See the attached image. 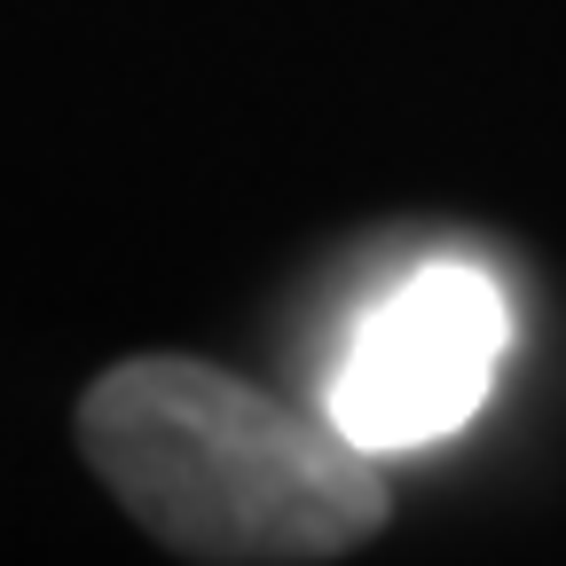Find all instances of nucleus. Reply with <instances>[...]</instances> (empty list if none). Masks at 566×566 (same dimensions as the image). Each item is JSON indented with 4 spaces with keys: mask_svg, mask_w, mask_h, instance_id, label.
<instances>
[{
    "mask_svg": "<svg viewBox=\"0 0 566 566\" xmlns=\"http://www.w3.org/2000/svg\"><path fill=\"white\" fill-rule=\"evenodd\" d=\"M80 449L103 488L181 558L307 566L386 527V472L323 409L189 363L142 354L87 386Z\"/></svg>",
    "mask_w": 566,
    "mask_h": 566,
    "instance_id": "obj_1",
    "label": "nucleus"
},
{
    "mask_svg": "<svg viewBox=\"0 0 566 566\" xmlns=\"http://www.w3.org/2000/svg\"><path fill=\"white\" fill-rule=\"evenodd\" d=\"M512 346V307L480 268H417L386 300L354 315L338 370L323 386V417L354 449L401 457L472 424Z\"/></svg>",
    "mask_w": 566,
    "mask_h": 566,
    "instance_id": "obj_2",
    "label": "nucleus"
}]
</instances>
